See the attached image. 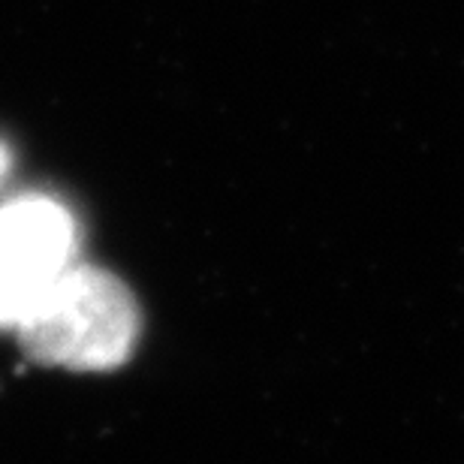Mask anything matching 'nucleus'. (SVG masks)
Segmentation results:
<instances>
[{
  "label": "nucleus",
  "mask_w": 464,
  "mask_h": 464,
  "mask_svg": "<svg viewBox=\"0 0 464 464\" xmlns=\"http://www.w3.org/2000/svg\"><path fill=\"white\" fill-rule=\"evenodd\" d=\"M15 329L24 353L43 365L109 371L130 359L142 314L115 275L94 266H67Z\"/></svg>",
  "instance_id": "1"
},
{
  "label": "nucleus",
  "mask_w": 464,
  "mask_h": 464,
  "mask_svg": "<svg viewBox=\"0 0 464 464\" xmlns=\"http://www.w3.org/2000/svg\"><path fill=\"white\" fill-rule=\"evenodd\" d=\"M70 254L72 220L58 202L31 197L0 208V326H18Z\"/></svg>",
  "instance_id": "2"
},
{
  "label": "nucleus",
  "mask_w": 464,
  "mask_h": 464,
  "mask_svg": "<svg viewBox=\"0 0 464 464\" xmlns=\"http://www.w3.org/2000/svg\"><path fill=\"white\" fill-rule=\"evenodd\" d=\"M6 166H9V157H6V151H4V145H0V179H4Z\"/></svg>",
  "instance_id": "3"
}]
</instances>
